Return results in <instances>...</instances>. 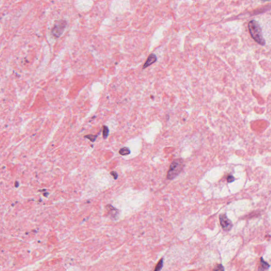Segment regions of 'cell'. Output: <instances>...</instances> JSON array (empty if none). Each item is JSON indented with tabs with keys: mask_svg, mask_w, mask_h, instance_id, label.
I'll list each match as a JSON object with an SVG mask.
<instances>
[{
	"mask_svg": "<svg viewBox=\"0 0 271 271\" xmlns=\"http://www.w3.org/2000/svg\"><path fill=\"white\" fill-rule=\"evenodd\" d=\"M163 259H161V260L159 261L158 264H157L156 267H155V270H154V271H161L162 269V267H163Z\"/></svg>",
	"mask_w": 271,
	"mask_h": 271,
	"instance_id": "8",
	"label": "cell"
},
{
	"mask_svg": "<svg viewBox=\"0 0 271 271\" xmlns=\"http://www.w3.org/2000/svg\"><path fill=\"white\" fill-rule=\"evenodd\" d=\"M111 175H112L113 177L115 179H117L118 178V174L116 173L115 172H114V171H112L111 172Z\"/></svg>",
	"mask_w": 271,
	"mask_h": 271,
	"instance_id": "13",
	"label": "cell"
},
{
	"mask_svg": "<svg viewBox=\"0 0 271 271\" xmlns=\"http://www.w3.org/2000/svg\"><path fill=\"white\" fill-rule=\"evenodd\" d=\"M103 133V137L104 138H106L108 136V134H109V129H108V128L107 127L104 126Z\"/></svg>",
	"mask_w": 271,
	"mask_h": 271,
	"instance_id": "10",
	"label": "cell"
},
{
	"mask_svg": "<svg viewBox=\"0 0 271 271\" xmlns=\"http://www.w3.org/2000/svg\"><path fill=\"white\" fill-rule=\"evenodd\" d=\"M248 29L252 38L260 45L271 48V15H259L250 20Z\"/></svg>",
	"mask_w": 271,
	"mask_h": 271,
	"instance_id": "1",
	"label": "cell"
},
{
	"mask_svg": "<svg viewBox=\"0 0 271 271\" xmlns=\"http://www.w3.org/2000/svg\"><path fill=\"white\" fill-rule=\"evenodd\" d=\"M235 181V178L232 175H229L227 177V181L228 183L233 182Z\"/></svg>",
	"mask_w": 271,
	"mask_h": 271,
	"instance_id": "12",
	"label": "cell"
},
{
	"mask_svg": "<svg viewBox=\"0 0 271 271\" xmlns=\"http://www.w3.org/2000/svg\"><path fill=\"white\" fill-rule=\"evenodd\" d=\"M213 271H225V269L222 264H218L215 266Z\"/></svg>",
	"mask_w": 271,
	"mask_h": 271,
	"instance_id": "9",
	"label": "cell"
},
{
	"mask_svg": "<svg viewBox=\"0 0 271 271\" xmlns=\"http://www.w3.org/2000/svg\"><path fill=\"white\" fill-rule=\"evenodd\" d=\"M260 263H261V265H260V267L259 269V271H265V270H268L270 267V265L264 261L263 257L261 258Z\"/></svg>",
	"mask_w": 271,
	"mask_h": 271,
	"instance_id": "6",
	"label": "cell"
},
{
	"mask_svg": "<svg viewBox=\"0 0 271 271\" xmlns=\"http://www.w3.org/2000/svg\"><path fill=\"white\" fill-rule=\"evenodd\" d=\"M220 223L223 230L226 231H230L233 228V223L228 218L225 214H221L219 216Z\"/></svg>",
	"mask_w": 271,
	"mask_h": 271,
	"instance_id": "4",
	"label": "cell"
},
{
	"mask_svg": "<svg viewBox=\"0 0 271 271\" xmlns=\"http://www.w3.org/2000/svg\"><path fill=\"white\" fill-rule=\"evenodd\" d=\"M184 166V164L182 159H176L173 161L167 174V178L170 180H173L180 174Z\"/></svg>",
	"mask_w": 271,
	"mask_h": 271,
	"instance_id": "2",
	"label": "cell"
},
{
	"mask_svg": "<svg viewBox=\"0 0 271 271\" xmlns=\"http://www.w3.org/2000/svg\"><path fill=\"white\" fill-rule=\"evenodd\" d=\"M156 60H157V57H156V55H155L153 54H151L149 56L146 62H145V64L143 66V69H145L147 67H148L149 66L152 65L153 63L156 62Z\"/></svg>",
	"mask_w": 271,
	"mask_h": 271,
	"instance_id": "5",
	"label": "cell"
},
{
	"mask_svg": "<svg viewBox=\"0 0 271 271\" xmlns=\"http://www.w3.org/2000/svg\"><path fill=\"white\" fill-rule=\"evenodd\" d=\"M85 137H86L87 138L90 139V140H91L92 142H94L96 139V136H94V135H93V134H89V135L86 136Z\"/></svg>",
	"mask_w": 271,
	"mask_h": 271,
	"instance_id": "11",
	"label": "cell"
},
{
	"mask_svg": "<svg viewBox=\"0 0 271 271\" xmlns=\"http://www.w3.org/2000/svg\"><path fill=\"white\" fill-rule=\"evenodd\" d=\"M119 153L121 155L125 156V155H128V154H129L130 153V151L129 149L127 147H123L120 149Z\"/></svg>",
	"mask_w": 271,
	"mask_h": 271,
	"instance_id": "7",
	"label": "cell"
},
{
	"mask_svg": "<svg viewBox=\"0 0 271 271\" xmlns=\"http://www.w3.org/2000/svg\"><path fill=\"white\" fill-rule=\"evenodd\" d=\"M66 26V22L63 20L57 22L52 30V34L56 38L59 37L62 35Z\"/></svg>",
	"mask_w": 271,
	"mask_h": 271,
	"instance_id": "3",
	"label": "cell"
}]
</instances>
